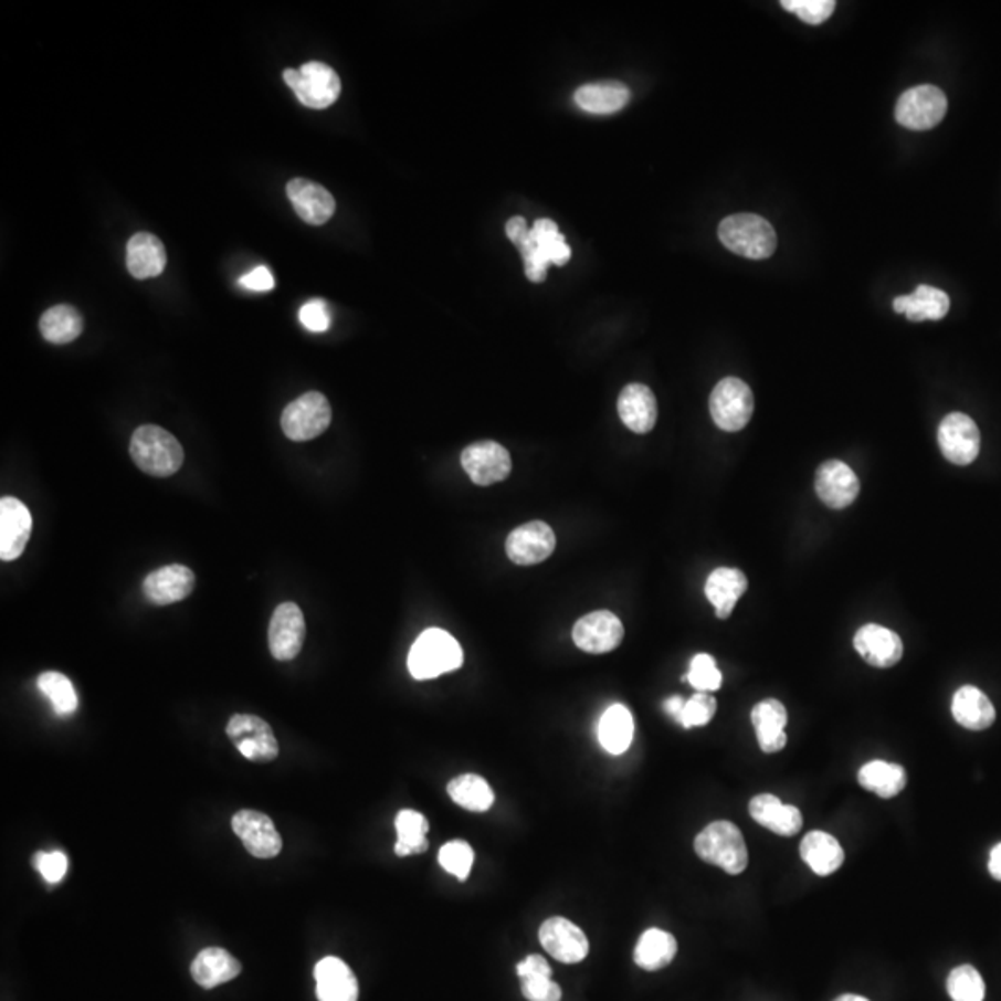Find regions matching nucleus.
<instances>
[{
    "label": "nucleus",
    "instance_id": "a211bd4d",
    "mask_svg": "<svg viewBox=\"0 0 1001 1001\" xmlns=\"http://www.w3.org/2000/svg\"><path fill=\"white\" fill-rule=\"evenodd\" d=\"M32 535V514L23 500L0 499V559L12 562L27 549Z\"/></svg>",
    "mask_w": 1001,
    "mask_h": 1001
},
{
    "label": "nucleus",
    "instance_id": "37998d69",
    "mask_svg": "<svg viewBox=\"0 0 1001 1001\" xmlns=\"http://www.w3.org/2000/svg\"><path fill=\"white\" fill-rule=\"evenodd\" d=\"M686 681L691 683L697 692H714L721 686V672L716 666L713 655L699 653L691 662V670L686 674Z\"/></svg>",
    "mask_w": 1001,
    "mask_h": 1001
},
{
    "label": "nucleus",
    "instance_id": "603ef678",
    "mask_svg": "<svg viewBox=\"0 0 1001 1001\" xmlns=\"http://www.w3.org/2000/svg\"><path fill=\"white\" fill-rule=\"evenodd\" d=\"M527 232H529V226H527V221H525L524 218L516 215V218H513L510 219V221H508L507 236L508 240L514 243V245H516L519 240H524V236L525 234H527Z\"/></svg>",
    "mask_w": 1001,
    "mask_h": 1001
},
{
    "label": "nucleus",
    "instance_id": "09e8293b",
    "mask_svg": "<svg viewBox=\"0 0 1001 1001\" xmlns=\"http://www.w3.org/2000/svg\"><path fill=\"white\" fill-rule=\"evenodd\" d=\"M521 994L527 1001L562 1000V990L551 978L521 979Z\"/></svg>",
    "mask_w": 1001,
    "mask_h": 1001
},
{
    "label": "nucleus",
    "instance_id": "c756f323",
    "mask_svg": "<svg viewBox=\"0 0 1001 1001\" xmlns=\"http://www.w3.org/2000/svg\"><path fill=\"white\" fill-rule=\"evenodd\" d=\"M242 972V965L236 957L223 948H207L191 962V978L202 989H215L219 984L229 983Z\"/></svg>",
    "mask_w": 1001,
    "mask_h": 1001
},
{
    "label": "nucleus",
    "instance_id": "79ce46f5",
    "mask_svg": "<svg viewBox=\"0 0 1001 1001\" xmlns=\"http://www.w3.org/2000/svg\"><path fill=\"white\" fill-rule=\"evenodd\" d=\"M475 853L473 847L464 841H451L443 844L438 853V863L447 874L455 875L459 881H466L473 868Z\"/></svg>",
    "mask_w": 1001,
    "mask_h": 1001
},
{
    "label": "nucleus",
    "instance_id": "a878e982",
    "mask_svg": "<svg viewBox=\"0 0 1001 1001\" xmlns=\"http://www.w3.org/2000/svg\"><path fill=\"white\" fill-rule=\"evenodd\" d=\"M751 721H754L759 748L765 754H777L787 746V721L789 714L783 703L777 699H765L757 703L751 710Z\"/></svg>",
    "mask_w": 1001,
    "mask_h": 1001
},
{
    "label": "nucleus",
    "instance_id": "412c9836",
    "mask_svg": "<svg viewBox=\"0 0 1001 1001\" xmlns=\"http://www.w3.org/2000/svg\"><path fill=\"white\" fill-rule=\"evenodd\" d=\"M853 645L858 655L874 667H893L904 656V642L891 629L868 623L858 629Z\"/></svg>",
    "mask_w": 1001,
    "mask_h": 1001
},
{
    "label": "nucleus",
    "instance_id": "f3484780",
    "mask_svg": "<svg viewBox=\"0 0 1001 1001\" xmlns=\"http://www.w3.org/2000/svg\"><path fill=\"white\" fill-rule=\"evenodd\" d=\"M557 547V536L544 521H529L514 529L507 538L508 559L514 565H540L551 557Z\"/></svg>",
    "mask_w": 1001,
    "mask_h": 1001
},
{
    "label": "nucleus",
    "instance_id": "8fccbe9b",
    "mask_svg": "<svg viewBox=\"0 0 1001 1001\" xmlns=\"http://www.w3.org/2000/svg\"><path fill=\"white\" fill-rule=\"evenodd\" d=\"M238 284L245 289H251V292H270V289L275 288V276L271 273L270 267L260 265V267H254L247 275L242 276Z\"/></svg>",
    "mask_w": 1001,
    "mask_h": 1001
},
{
    "label": "nucleus",
    "instance_id": "c9c22d12",
    "mask_svg": "<svg viewBox=\"0 0 1001 1001\" xmlns=\"http://www.w3.org/2000/svg\"><path fill=\"white\" fill-rule=\"evenodd\" d=\"M677 956V940L672 932L662 929H647L642 932L636 948H634V962L642 970L656 972L666 968Z\"/></svg>",
    "mask_w": 1001,
    "mask_h": 1001
},
{
    "label": "nucleus",
    "instance_id": "7ed1b4c3",
    "mask_svg": "<svg viewBox=\"0 0 1001 1001\" xmlns=\"http://www.w3.org/2000/svg\"><path fill=\"white\" fill-rule=\"evenodd\" d=\"M464 662L461 644L443 629H426L409 653V672L415 681L436 679L455 672Z\"/></svg>",
    "mask_w": 1001,
    "mask_h": 1001
},
{
    "label": "nucleus",
    "instance_id": "4c0bfd02",
    "mask_svg": "<svg viewBox=\"0 0 1001 1001\" xmlns=\"http://www.w3.org/2000/svg\"><path fill=\"white\" fill-rule=\"evenodd\" d=\"M447 794L456 805L472 812H486L494 805V790L489 789L488 781L475 773H464L453 779L447 784Z\"/></svg>",
    "mask_w": 1001,
    "mask_h": 1001
},
{
    "label": "nucleus",
    "instance_id": "473e14b6",
    "mask_svg": "<svg viewBox=\"0 0 1001 1001\" xmlns=\"http://www.w3.org/2000/svg\"><path fill=\"white\" fill-rule=\"evenodd\" d=\"M801 858L814 874L831 875L844 864V850L833 834L825 831H811L805 834L800 846Z\"/></svg>",
    "mask_w": 1001,
    "mask_h": 1001
},
{
    "label": "nucleus",
    "instance_id": "423d86ee",
    "mask_svg": "<svg viewBox=\"0 0 1001 1001\" xmlns=\"http://www.w3.org/2000/svg\"><path fill=\"white\" fill-rule=\"evenodd\" d=\"M284 81L308 108H328L340 97V76L322 62H308L301 70H286Z\"/></svg>",
    "mask_w": 1001,
    "mask_h": 1001
},
{
    "label": "nucleus",
    "instance_id": "dca6fc26",
    "mask_svg": "<svg viewBox=\"0 0 1001 1001\" xmlns=\"http://www.w3.org/2000/svg\"><path fill=\"white\" fill-rule=\"evenodd\" d=\"M573 642L579 650L592 655H603L617 650L623 640V623L609 610H598L581 618L573 628Z\"/></svg>",
    "mask_w": 1001,
    "mask_h": 1001
},
{
    "label": "nucleus",
    "instance_id": "f704fd0d",
    "mask_svg": "<svg viewBox=\"0 0 1001 1001\" xmlns=\"http://www.w3.org/2000/svg\"><path fill=\"white\" fill-rule=\"evenodd\" d=\"M857 779L864 790L874 792L883 800H891V798L902 794L907 784L904 766L885 762V760H872L868 765H864L858 770Z\"/></svg>",
    "mask_w": 1001,
    "mask_h": 1001
},
{
    "label": "nucleus",
    "instance_id": "e433bc0d",
    "mask_svg": "<svg viewBox=\"0 0 1001 1001\" xmlns=\"http://www.w3.org/2000/svg\"><path fill=\"white\" fill-rule=\"evenodd\" d=\"M40 330L46 341L56 344V346H64V344H71V341H75L81 336L82 330H84V319H82L81 312L76 310L75 306H52L41 316Z\"/></svg>",
    "mask_w": 1001,
    "mask_h": 1001
},
{
    "label": "nucleus",
    "instance_id": "1a4fd4ad",
    "mask_svg": "<svg viewBox=\"0 0 1001 1001\" xmlns=\"http://www.w3.org/2000/svg\"><path fill=\"white\" fill-rule=\"evenodd\" d=\"M948 112V98L931 84L910 87L896 104V122L909 130H929L942 122Z\"/></svg>",
    "mask_w": 1001,
    "mask_h": 1001
},
{
    "label": "nucleus",
    "instance_id": "864d4df0",
    "mask_svg": "<svg viewBox=\"0 0 1001 1001\" xmlns=\"http://www.w3.org/2000/svg\"><path fill=\"white\" fill-rule=\"evenodd\" d=\"M685 699L681 696H672L670 699L664 702V710H666L672 718L679 724L681 714H683V708H685Z\"/></svg>",
    "mask_w": 1001,
    "mask_h": 1001
},
{
    "label": "nucleus",
    "instance_id": "6ab92c4d",
    "mask_svg": "<svg viewBox=\"0 0 1001 1001\" xmlns=\"http://www.w3.org/2000/svg\"><path fill=\"white\" fill-rule=\"evenodd\" d=\"M814 488L823 505L834 510L850 507L861 492L858 477L852 467L841 461L823 462L818 467Z\"/></svg>",
    "mask_w": 1001,
    "mask_h": 1001
},
{
    "label": "nucleus",
    "instance_id": "aec40b11",
    "mask_svg": "<svg viewBox=\"0 0 1001 1001\" xmlns=\"http://www.w3.org/2000/svg\"><path fill=\"white\" fill-rule=\"evenodd\" d=\"M196 588V573L182 565L164 566L145 577L144 596L152 604H173Z\"/></svg>",
    "mask_w": 1001,
    "mask_h": 1001
},
{
    "label": "nucleus",
    "instance_id": "c03bdc74",
    "mask_svg": "<svg viewBox=\"0 0 1001 1001\" xmlns=\"http://www.w3.org/2000/svg\"><path fill=\"white\" fill-rule=\"evenodd\" d=\"M714 714H716V699L707 692H697L685 703L679 724L685 729L707 726L708 721L714 718Z\"/></svg>",
    "mask_w": 1001,
    "mask_h": 1001
},
{
    "label": "nucleus",
    "instance_id": "58836bf2",
    "mask_svg": "<svg viewBox=\"0 0 1001 1001\" xmlns=\"http://www.w3.org/2000/svg\"><path fill=\"white\" fill-rule=\"evenodd\" d=\"M396 831H398V842H396V855L399 857H410V855H420L429 850V822L426 818L418 811L399 812L396 818Z\"/></svg>",
    "mask_w": 1001,
    "mask_h": 1001
},
{
    "label": "nucleus",
    "instance_id": "6e6552de",
    "mask_svg": "<svg viewBox=\"0 0 1001 1001\" xmlns=\"http://www.w3.org/2000/svg\"><path fill=\"white\" fill-rule=\"evenodd\" d=\"M333 421V410L327 398L319 392L303 393L284 409L281 425L289 440L310 442L322 436Z\"/></svg>",
    "mask_w": 1001,
    "mask_h": 1001
},
{
    "label": "nucleus",
    "instance_id": "ddd939ff",
    "mask_svg": "<svg viewBox=\"0 0 1001 1001\" xmlns=\"http://www.w3.org/2000/svg\"><path fill=\"white\" fill-rule=\"evenodd\" d=\"M462 467L478 486L500 483L513 472V459L500 443L492 440L472 443L462 451Z\"/></svg>",
    "mask_w": 1001,
    "mask_h": 1001
},
{
    "label": "nucleus",
    "instance_id": "49530a36",
    "mask_svg": "<svg viewBox=\"0 0 1001 1001\" xmlns=\"http://www.w3.org/2000/svg\"><path fill=\"white\" fill-rule=\"evenodd\" d=\"M34 866L40 870V874L43 875L46 883L56 885L67 874L70 861H67V855L62 852H40L34 855Z\"/></svg>",
    "mask_w": 1001,
    "mask_h": 1001
},
{
    "label": "nucleus",
    "instance_id": "39448f33",
    "mask_svg": "<svg viewBox=\"0 0 1001 1001\" xmlns=\"http://www.w3.org/2000/svg\"><path fill=\"white\" fill-rule=\"evenodd\" d=\"M694 850L705 863L714 864L726 874H742L748 868L749 853L740 829L735 823L719 820L697 834Z\"/></svg>",
    "mask_w": 1001,
    "mask_h": 1001
},
{
    "label": "nucleus",
    "instance_id": "f257e3e1",
    "mask_svg": "<svg viewBox=\"0 0 1001 1001\" xmlns=\"http://www.w3.org/2000/svg\"><path fill=\"white\" fill-rule=\"evenodd\" d=\"M134 464L152 477H171L185 464V450L179 440L158 425L136 429L130 442Z\"/></svg>",
    "mask_w": 1001,
    "mask_h": 1001
},
{
    "label": "nucleus",
    "instance_id": "5701e85b",
    "mask_svg": "<svg viewBox=\"0 0 1001 1001\" xmlns=\"http://www.w3.org/2000/svg\"><path fill=\"white\" fill-rule=\"evenodd\" d=\"M317 1000L358 1001L357 976L338 957H325L314 968Z\"/></svg>",
    "mask_w": 1001,
    "mask_h": 1001
},
{
    "label": "nucleus",
    "instance_id": "f03ea898",
    "mask_svg": "<svg viewBox=\"0 0 1001 1001\" xmlns=\"http://www.w3.org/2000/svg\"><path fill=\"white\" fill-rule=\"evenodd\" d=\"M524 256L525 275L530 283H544L547 265H566L571 259V249L559 226L551 219H538L524 240L516 243Z\"/></svg>",
    "mask_w": 1001,
    "mask_h": 1001
},
{
    "label": "nucleus",
    "instance_id": "f8f14e48",
    "mask_svg": "<svg viewBox=\"0 0 1001 1001\" xmlns=\"http://www.w3.org/2000/svg\"><path fill=\"white\" fill-rule=\"evenodd\" d=\"M538 938L544 950L565 965L584 961L590 953V942L581 927L562 916L547 918L540 926Z\"/></svg>",
    "mask_w": 1001,
    "mask_h": 1001
},
{
    "label": "nucleus",
    "instance_id": "ea45409f",
    "mask_svg": "<svg viewBox=\"0 0 1001 1001\" xmlns=\"http://www.w3.org/2000/svg\"><path fill=\"white\" fill-rule=\"evenodd\" d=\"M38 686L43 696L52 703L60 716H70L78 708V696L70 677L60 672H45L38 677Z\"/></svg>",
    "mask_w": 1001,
    "mask_h": 1001
},
{
    "label": "nucleus",
    "instance_id": "4be33fe9",
    "mask_svg": "<svg viewBox=\"0 0 1001 1001\" xmlns=\"http://www.w3.org/2000/svg\"><path fill=\"white\" fill-rule=\"evenodd\" d=\"M286 193L297 215L308 225H325L336 212V201L330 191L312 180H289Z\"/></svg>",
    "mask_w": 1001,
    "mask_h": 1001
},
{
    "label": "nucleus",
    "instance_id": "3c124183",
    "mask_svg": "<svg viewBox=\"0 0 1001 1001\" xmlns=\"http://www.w3.org/2000/svg\"><path fill=\"white\" fill-rule=\"evenodd\" d=\"M519 979L524 978H551V967L541 956L525 957L516 968Z\"/></svg>",
    "mask_w": 1001,
    "mask_h": 1001
},
{
    "label": "nucleus",
    "instance_id": "20e7f679",
    "mask_svg": "<svg viewBox=\"0 0 1001 1001\" xmlns=\"http://www.w3.org/2000/svg\"><path fill=\"white\" fill-rule=\"evenodd\" d=\"M718 236L731 253L744 259H770L777 249V234L770 221L755 213H735L724 219Z\"/></svg>",
    "mask_w": 1001,
    "mask_h": 1001
},
{
    "label": "nucleus",
    "instance_id": "a18cd8bd",
    "mask_svg": "<svg viewBox=\"0 0 1001 1001\" xmlns=\"http://www.w3.org/2000/svg\"><path fill=\"white\" fill-rule=\"evenodd\" d=\"M781 7L792 12L807 24H822L833 15L836 2L833 0H783Z\"/></svg>",
    "mask_w": 1001,
    "mask_h": 1001
},
{
    "label": "nucleus",
    "instance_id": "cd10ccee",
    "mask_svg": "<svg viewBox=\"0 0 1001 1001\" xmlns=\"http://www.w3.org/2000/svg\"><path fill=\"white\" fill-rule=\"evenodd\" d=\"M167 254L160 238L149 232H138L127 245V267L134 278H152L164 273Z\"/></svg>",
    "mask_w": 1001,
    "mask_h": 1001
},
{
    "label": "nucleus",
    "instance_id": "72a5a7b5",
    "mask_svg": "<svg viewBox=\"0 0 1001 1001\" xmlns=\"http://www.w3.org/2000/svg\"><path fill=\"white\" fill-rule=\"evenodd\" d=\"M598 738L607 754H625L634 738V718L631 710L620 703L607 708L599 719Z\"/></svg>",
    "mask_w": 1001,
    "mask_h": 1001
},
{
    "label": "nucleus",
    "instance_id": "9d476101",
    "mask_svg": "<svg viewBox=\"0 0 1001 1001\" xmlns=\"http://www.w3.org/2000/svg\"><path fill=\"white\" fill-rule=\"evenodd\" d=\"M226 737L245 759L271 762L278 757V742L270 724L253 714H236L226 724Z\"/></svg>",
    "mask_w": 1001,
    "mask_h": 1001
},
{
    "label": "nucleus",
    "instance_id": "a19ab883",
    "mask_svg": "<svg viewBox=\"0 0 1001 1001\" xmlns=\"http://www.w3.org/2000/svg\"><path fill=\"white\" fill-rule=\"evenodd\" d=\"M948 994L953 1001H983L984 981L981 973L970 965H962L951 970L948 976Z\"/></svg>",
    "mask_w": 1001,
    "mask_h": 1001
},
{
    "label": "nucleus",
    "instance_id": "7c9ffc66",
    "mask_svg": "<svg viewBox=\"0 0 1001 1001\" xmlns=\"http://www.w3.org/2000/svg\"><path fill=\"white\" fill-rule=\"evenodd\" d=\"M951 714L959 726L970 731H984L995 719L994 705L976 686H962L956 692Z\"/></svg>",
    "mask_w": 1001,
    "mask_h": 1001
},
{
    "label": "nucleus",
    "instance_id": "c85d7f7f",
    "mask_svg": "<svg viewBox=\"0 0 1001 1001\" xmlns=\"http://www.w3.org/2000/svg\"><path fill=\"white\" fill-rule=\"evenodd\" d=\"M894 310L905 314L909 322H938L950 312V297L942 289L918 286L910 295L894 299Z\"/></svg>",
    "mask_w": 1001,
    "mask_h": 1001
},
{
    "label": "nucleus",
    "instance_id": "bb28decb",
    "mask_svg": "<svg viewBox=\"0 0 1001 1001\" xmlns=\"http://www.w3.org/2000/svg\"><path fill=\"white\" fill-rule=\"evenodd\" d=\"M746 590H748V577L744 576V571L735 570V568H718L708 576L707 582H705V596L716 609V617L719 620H727L731 617L738 599L742 598Z\"/></svg>",
    "mask_w": 1001,
    "mask_h": 1001
},
{
    "label": "nucleus",
    "instance_id": "2eb2a0df",
    "mask_svg": "<svg viewBox=\"0 0 1001 1001\" xmlns=\"http://www.w3.org/2000/svg\"><path fill=\"white\" fill-rule=\"evenodd\" d=\"M232 829L253 857L273 858L283 852V836L264 812H236L232 818Z\"/></svg>",
    "mask_w": 1001,
    "mask_h": 1001
},
{
    "label": "nucleus",
    "instance_id": "de8ad7c7",
    "mask_svg": "<svg viewBox=\"0 0 1001 1001\" xmlns=\"http://www.w3.org/2000/svg\"><path fill=\"white\" fill-rule=\"evenodd\" d=\"M301 325L310 330V333H325L330 328L333 316L327 303L322 299H312L301 306L299 310Z\"/></svg>",
    "mask_w": 1001,
    "mask_h": 1001
},
{
    "label": "nucleus",
    "instance_id": "5fc2aeb1",
    "mask_svg": "<svg viewBox=\"0 0 1001 1001\" xmlns=\"http://www.w3.org/2000/svg\"><path fill=\"white\" fill-rule=\"evenodd\" d=\"M989 872L995 881H1001V842L990 852Z\"/></svg>",
    "mask_w": 1001,
    "mask_h": 1001
},
{
    "label": "nucleus",
    "instance_id": "6e6d98bb",
    "mask_svg": "<svg viewBox=\"0 0 1001 1001\" xmlns=\"http://www.w3.org/2000/svg\"><path fill=\"white\" fill-rule=\"evenodd\" d=\"M834 1001H870V1000H866V998H863V995L844 994V995H841V998H836V1000H834Z\"/></svg>",
    "mask_w": 1001,
    "mask_h": 1001
},
{
    "label": "nucleus",
    "instance_id": "2f4dec72",
    "mask_svg": "<svg viewBox=\"0 0 1001 1001\" xmlns=\"http://www.w3.org/2000/svg\"><path fill=\"white\" fill-rule=\"evenodd\" d=\"M573 98H576L577 106L588 114L609 116L628 106L631 101V92L628 86H623L622 82H593V84L579 87Z\"/></svg>",
    "mask_w": 1001,
    "mask_h": 1001
},
{
    "label": "nucleus",
    "instance_id": "9b49d317",
    "mask_svg": "<svg viewBox=\"0 0 1001 1001\" xmlns=\"http://www.w3.org/2000/svg\"><path fill=\"white\" fill-rule=\"evenodd\" d=\"M938 445L944 459L956 466H968L978 459L981 434L970 415L951 412L938 426Z\"/></svg>",
    "mask_w": 1001,
    "mask_h": 1001
},
{
    "label": "nucleus",
    "instance_id": "4468645a",
    "mask_svg": "<svg viewBox=\"0 0 1001 1001\" xmlns=\"http://www.w3.org/2000/svg\"><path fill=\"white\" fill-rule=\"evenodd\" d=\"M306 623L303 610L297 604L281 603L270 622V651L276 661H294L305 644Z\"/></svg>",
    "mask_w": 1001,
    "mask_h": 1001
},
{
    "label": "nucleus",
    "instance_id": "393cba45",
    "mask_svg": "<svg viewBox=\"0 0 1001 1001\" xmlns=\"http://www.w3.org/2000/svg\"><path fill=\"white\" fill-rule=\"evenodd\" d=\"M618 414L623 423L636 434H647L656 423V399L645 384H629L618 399Z\"/></svg>",
    "mask_w": 1001,
    "mask_h": 1001
},
{
    "label": "nucleus",
    "instance_id": "0eeeda50",
    "mask_svg": "<svg viewBox=\"0 0 1001 1001\" xmlns=\"http://www.w3.org/2000/svg\"><path fill=\"white\" fill-rule=\"evenodd\" d=\"M710 415L721 431H742L754 415V392L744 380L727 377L719 380L710 393Z\"/></svg>",
    "mask_w": 1001,
    "mask_h": 1001
},
{
    "label": "nucleus",
    "instance_id": "b1692460",
    "mask_svg": "<svg viewBox=\"0 0 1001 1001\" xmlns=\"http://www.w3.org/2000/svg\"><path fill=\"white\" fill-rule=\"evenodd\" d=\"M749 814L759 825L781 836H794L803 825V816L798 807L784 805L783 801L771 794L755 795L749 801Z\"/></svg>",
    "mask_w": 1001,
    "mask_h": 1001
}]
</instances>
